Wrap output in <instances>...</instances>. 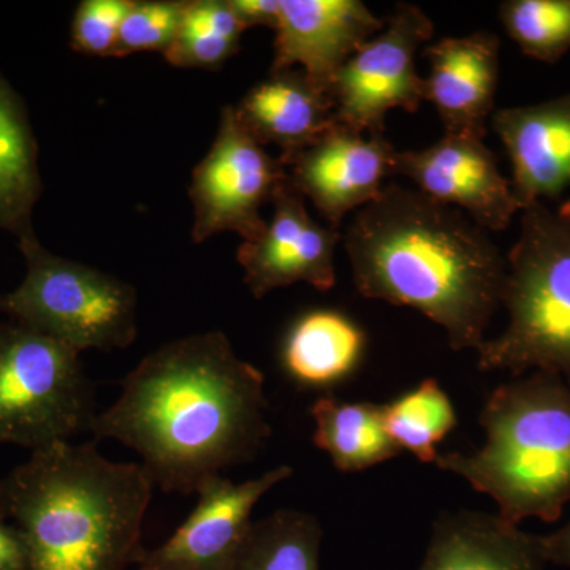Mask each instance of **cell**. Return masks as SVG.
Returning <instances> with one entry per match:
<instances>
[{"instance_id": "5", "label": "cell", "mask_w": 570, "mask_h": 570, "mask_svg": "<svg viewBox=\"0 0 570 570\" xmlns=\"http://www.w3.org/2000/svg\"><path fill=\"white\" fill-rule=\"evenodd\" d=\"M501 305L509 325L478 348L479 370L553 374L570 385V200L521 209Z\"/></svg>"}, {"instance_id": "30", "label": "cell", "mask_w": 570, "mask_h": 570, "mask_svg": "<svg viewBox=\"0 0 570 570\" xmlns=\"http://www.w3.org/2000/svg\"><path fill=\"white\" fill-rule=\"evenodd\" d=\"M547 562L570 568V521L561 530L540 535Z\"/></svg>"}, {"instance_id": "11", "label": "cell", "mask_w": 570, "mask_h": 570, "mask_svg": "<svg viewBox=\"0 0 570 570\" xmlns=\"http://www.w3.org/2000/svg\"><path fill=\"white\" fill-rule=\"evenodd\" d=\"M483 140L445 134L425 149L396 153L393 175L404 176L439 204L460 209L489 234L505 230L521 206Z\"/></svg>"}, {"instance_id": "21", "label": "cell", "mask_w": 570, "mask_h": 570, "mask_svg": "<svg viewBox=\"0 0 570 570\" xmlns=\"http://www.w3.org/2000/svg\"><path fill=\"white\" fill-rule=\"evenodd\" d=\"M309 412L316 422L314 444L328 453L340 471H363L401 453L385 428L384 404L344 403L325 395Z\"/></svg>"}, {"instance_id": "19", "label": "cell", "mask_w": 570, "mask_h": 570, "mask_svg": "<svg viewBox=\"0 0 570 570\" xmlns=\"http://www.w3.org/2000/svg\"><path fill=\"white\" fill-rule=\"evenodd\" d=\"M40 193L39 149L28 111L0 75V228L17 236L32 228Z\"/></svg>"}, {"instance_id": "29", "label": "cell", "mask_w": 570, "mask_h": 570, "mask_svg": "<svg viewBox=\"0 0 570 570\" xmlns=\"http://www.w3.org/2000/svg\"><path fill=\"white\" fill-rule=\"evenodd\" d=\"M283 0H228L232 10L246 29L266 26L276 29Z\"/></svg>"}, {"instance_id": "12", "label": "cell", "mask_w": 570, "mask_h": 570, "mask_svg": "<svg viewBox=\"0 0 570 570\" xmlns=\"http://www.w3.org/2000/svg\"><path fill=\"white\" fill-rule=\"evenodd\" d=\"M305 200L287 176L273 195L275 212L264 235L239 246L238 264L257 299L296 283L321 292L335 287V250L343 236L337 228L317 223Z\"/></svg>"}, {"instance_id": "13", "label": "cell", "mask_w": 570, "mask_h": 570, "mask_svg": "<svg viewBox=\"0 0 570 570\" xmlns=\"http://www.w3.org/2000/svg\"><path fill=\"white\" fill-rule=\"evenodd\" d=\"M294 471L279 466L245 483L223 475L206 479L197 489L198 504L167 542L142 551L141 570H228L250 530L255 504Z\"/></svg>"}, {"instance_id": "26", "label": "cell", "mask_w": 570, "mask_h": 570, "mask_svg": "<svg viewBox=\"0 0 570 570\" xmlns=\"http://www.w3.org/2000/svg\"><path fill=\"white\" fill-rule=\"evenodd\" d=\"M184 7L183 0H134L122 21L115 58L167 51L178 37Z\"/></svg>"}, {"instance_id": "9", "label": "cell", "mask_w": 570, "mask_h": 570, "mask_svg": "<svg viewBox=\"0 0 570 570\" xmlns=\"http://www.w3.org/2000/svg\"><path fill=\"white\" fill-rule=\"evenodd\" d=\"M433 33L425 11L400 3L385 28L337 71L330 88L336 121L379 135L385 134L389 111H417L425 102V80L415 69V56Z\"/></svg>"}, {"instance_id": "3", "label": "cell", "mask_w": 570, "mask_h": 570, "mask_svg": "<svg viewBox=\"0 0 570 570\" xmlns=\"http://www.w3.org/2000/svg\"><path fill=\"white\" fill-rule=\"evenodd\" d=\"M154 480L142 464L58 442L0 480V519L28 543L31 570H126L142 551Z\"/></svg>"}, {"instance_id": "18", "label": "cell", "mask_w": 570, "mask_h": 570, "mask_svg": "<svg viewBox=\"0 0 570 570\" xmlns=\"http://www.w3.org/2000/svg\"><path fill=\"white\" fill-rule=\"evenodd\" d=\"M540 535L521 531L501 515L442 513L434 521L419 570H543Z\"/></svg>"}, {"instance_id": "1", "label": "cell", "mask_w": 570, "mask_h": 570, "mask_svg": "<svg viewBox=\"0 0 570 570\" xmlns=\"http://www.w3.org/2000/svg\"><path fill=\"white\" fill-rule=\"evenodd\" d=\"M121 387L118 401L94 420V439L134 449L165 493H197L206 479L253 459L272 436L264 374L220 332L165 344Z\"/></svg>"}, {"instance_id": "28", "label": "cell", "mask_w": 570, "mask_h": 570, "mask_svg": "<svg viewBox=\"0 0 570 570\" xmlns=\"http://www.w3.org/2000/svg\"><path fill=\"white\" fill-rule=\"evenodd\" d=\"M0 570H31L24 535L3 519H0Z\"/></svg>"}, {"instance_id": "8", "label": "cell", "mask_w": 570, "mask_h": 570, "mask_svg": "<svg viewBox=\"0 0 570 570\" xmlns=\"http://www.w3.org/2000/svg\"><path fill=\"white\" fill-rule=\"evenodd\" d=\"M285 179L281 160L254 140L234 107H224L216 138L195 167L189 187L194 242L204 243L223 232H235L245 242L261 238L268 224L262 206L273 200Z\"/></svg>"}, {"instance_id": "27", "label": "cell", "mask_w": 570, "mask_h": 570, "mask_svg": "<svg viewBox=\"0 0 570 570\" xmlns=\"http://www.w3.org/2000/svg\"><path fill=\"white\" fill-rule=\"evenodd\" d=\"M134 0H82L71 22V48L97 58H115L119 32Z\"/></svg>"}, {"instance_id": "25", "label": "cell", "mask_w": 570, "mask_h": 570, "mask_svg": "<svg viewBox=\"0 0 570 570\" xmlns=\"http://www.w3.org/2000/svg\"><path fill=\"white\" fill-rule=\"evenodd\" d=\"M499 18L528 58L554 63L570 51V0H508Z\"/></svg>"}, {"instance_id": "2", "label": "cell", "mask_w": 570, "mask_h": 570, "mask_svg": "<svg viewBox=\"0 0 570 570\" xmlns=\"http://www.w3.org/2000/svg\"><path fill=\"white\" fill-rule=\"evenodd\" d=\"M356 291L409 306L445 330L453 351H478L501 306L505 264L489 232L417 189L387 184L343 238Z\"/></svg>"}, {"instance_id": "7", "label": "cell", "mask_w": 570, "mask_h": 570, "mask_svg": "<svg viewBox=\"0 0 570 570\" xmlns=\"http://www.w3.org/2000/svg\"><path fill=\"white\" fill-rule=\"evenodd\" d=\"M94 385L80 354L32 326L0 324V444L36 450L91 431Z\"/></svg>"}, {"instance_id": "15", "label": "cell", "mask_w": 570, "mask_h": 570, "mask_svg": "<svg viewBox=\"0 0 570 570\" xmlns=\"http://www.w3.org/2000/svg\"><path fill=\"white\" fill-rule=\"evenodd\" d=\"M499 50L497 33L478 31L439 40L423 51L430 62L425 100L436 108L445 134L485 138L497 99Z\"/></svg>"}, {"instance_id": "22", "label": "cell", "mask_w": 570, "mask_h": 570, "mask_svg": "<svg viewBox=\"0 0 570 570\" xmlns=\"http://www.w3.org/2000/svg\"><path fill=\"white\" fill-rule=\"evenodd\" d=\"M322 538L316 517L277 510L250 524L228 570H321Z\"/></svg>"}, {"instance_id": "17", "label": "cell", "mask_w": 570, "mask_h": 570, "mask_svg": "<svg viewBox=\"0 0 570 570\" xmlns=\"http://www.w3.org/2000/svg\"><path fill=\"white\" fill-rule=\"evenodd\" d=\"M235 112L255 141L281 149V159L302 151L336 121L332 94L299 69L269 71Z\"/></svg>"}, {"instance_id": "16", "label": "cell", "mask_w": 570, "mask_h": 570, "mask_svg": "<svg viewBox=\"0 0 570 570\" xmlns=\"http://www.w3.org/2000/svg\"><path fill=\"white\" fill-rule=\"evenodd\" d=\"M512 163V189L521 209L554 200L570 186V96L491 116Z\"/></svg>"}, {"instance_id": "24", "label": "cell", "mask_w": 570, "mask_h": 570, "mask_svg": "<svg viewBox=\"0 0 570 570\" xmlns=\"http://www.w3.org/2000/svg\"><path fill=\"white\" fill-rule=\"evenodd\" d=\"M384 422L397 448L406 449L423 463H436L438 444L459 419L436 379H426L417 389L384 404Z\"/></svg>"}, {"instance_id": "31", "label": "cell", "mask_w": 570, "mask_h": 570, "mask_svg": "<svg viewBox=\"0 0 570 570\" xmlns=\"http://www.w3.org/2000/svg\"><path fill=\"white\" fill-rule=\"evenodd\" d=\"M141 570V569H140Z\"/></svg>"}, {"instance_id": "4", "label": "cell", "mask_w": 570, "mask_h": 570, "mask_svg": "<svg viewBox=\"0 0 570 570\" xmlns=\"http://www.w3.org/2000/svg\"><path fill=\"white\" fill-rule=\"evenodd\" d=\"M478 452L439 455L436 466L489 494L509 523H553L570 501V385L535 371L491 392L480 412Z\"/></svg>"}, {"instance_id": "10", "label": "cell", "mask_w": 570, "mask_h": 570, "mask_svg": "<svg viewBox=\"0 0 570 570\" xmlns=\"http://www.w3.org/2000/svg\"><path fill=\"white\" fill-rule=\"evenodd\" d=\"M396 149L385 134L366 135L335 121L316 141L281 159L298 193L340 230L348 213L376 200L393 175Z\"/></svg>"}, {"instance_id": "23", "label": "cell", "mask_w": 570, "mask_h": 570, "mask_svg": "<svg viewBox=\"0 0 570 570\" xmlns=\"http://www.w3.org/2000/svg\"><path fill=\"white\" fill-rule=\"evenodd\" d=\"M246 31L228 0H189L178 37L164 56L179 69H217L238 52Z\"/></svg>"}, {"instance_id": "6", "label": "cell", "mask_w": 570, "mask_h": 570, "mask_svg": "<svg viewBox=\"0 0 570 570\" xmlns=\"http://www.w3.org/2000/svg\"><path fill=\"white\" fill-rule=\"evenodd\" d=\"M24 281L0 295V314L39 330L81 354L118 351L137 337V292L118 277L45 249L22 232Z\"/></svg>"}, {"instance_id": "20", "label": "cell", "mask_w": 570, "mask_h": 570, "mask_svg": "<svg viewBox=\"0 0 570 570\" xmlns=\"http://www.w3.org/2000/svg\"><path fill=\"white\" fill-rule=\"evenodd\" d=\"M365 347L360 326L344 314L317 309L299 318L285 341L288 376L306 387H326L351 374Z\"/></svg>"}, {"instance_id": "14", "label": "cell", "mask_w": 570, "mask_h": 570, "mask_svg": "<svg viewBox=\"0 0 570 570\" xmlns=\"http://www.w3.org/2000/svg\"><path fill=\"white\" fill-rule=\"evenodd\" d=\"M385 24L360 0H283L272 71L303 70L330 91L341 67Z\"/></svg>"}]
</instances>
